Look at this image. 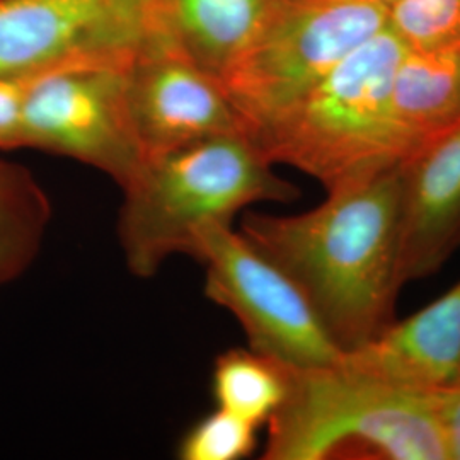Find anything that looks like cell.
Returning a JSON list of instances; mask_svg holds the SVG:
<instances>
[{
	"mask_svg": "<svg viewBox=\"0 0 460 460\" xmlns=\"http://www.w3.org/2000/svg\"><path fill=\"white\" fill-rule=\"evenodd\" d=\"M401 165L328 190L307 212H247L241 234L307 298L343 353L367 345L395 319L399 275Z\"/></svg>",
	"mask_w": 460,
	"mask_h": 460,
	"instance_id": "cell-1",
	"label": "cell"
},
{
	"mask_svg": "<svg viewBox=\"0 0 460 460\" xmlns=\"http://www.w3.org/2000/svg\"><path fill=\"white\" fill-rule=\"evenodd\" d=\"M249 133H224L146 161L123 188L118 239L135 277L150 279L174 254H190L201 230L230 226L261 201L292 203L296 184L279 178Z\"/></svg>",
	"mask_w": 460,
	"mask_h": 460,
	"instance_id": "cell-2",
	"label": "cell"
},
{
	"mask_svg": "<svg viewBox=\"0 0 460 460\" xmlns=\"http://www.w3.org/2000/svg\"><path fill=\"white\" fill-rule=\"evenodd\" d=\"M408 47L391 30L368 38L277 118L252 133L273 164H287L326 191L401 164L391 96Z\"/></svg>",
	"mask_w": 460,
	"mask_h": 460,
	"instance_id": "cell-3",
	"label": "cell"
},
{
	"mask_svg": "<svg viewBox=\"0 0 460 460\" xmlns=\"http://www.w3.org/2000/svg\"><path fill=\"white\" fill-rule=\"evenodd\" d=\"M261 459L447 460V454L427 394L340 362L287 367V393L268 420Z\"/></svg>",
	"mask_w": 460,
	"mask_h": 460,
	"instance_id": "cell-4",
	"label": "cell"
},
{
	"mask_svg": "<svg viewBox=\"0 0 460 460\" xmlns=\"http://www.w3.org/2000/svg\"><path fill=\"white\" fill-rule=\"evenodd\" d=\"M387 9L368 0H279L222 79L251 137L382 31Z\"/></svg>",
	"mask_w": 460,
	"mask_h": 460,
	"instance_id": "cell-5",
	"label": "cell"
},
{
	"mask_svg": "<svg viewBox=\"0 0 460 460\" xmlns=\"http://www.w3.org/2000/svg\"><path fill=\"white\" fill-rule=\"evenodd\" d=\"M165 0H0V79L66 66L128 68L169 47Z\"/></svg>",
	"mask_w": 460,
	"mask_h": 460,
	"instance_id": "cell-6",
	"label": "cell"
},
{
	"mask_svg": "<svg viewBox=\"0 0 460 460\" xmlns=\"http://www.w3.org/2000/svg\"><path fill=\"white\" fill-rule=\"evenodd\" d=\"M193 258L205 266V294L244 329L249 348L294 368L341 362L296 283L232 226L198 235Z\"/></svg>",
	"mask_w": 460,
	"mask_h": 460,
	"instance_id": "cell-7",
	"label": "cell"
},
{
	"mask_svg": "<svg viewBox=\"0 0 460 460\" xmlns=\"http://www.w3.org/2000/svg\"><path fill=\"white\" fill-rule=\"evenodd\" d=\"M128 68L66 66L28 79L21 147L93 165L123 190L146 164L128 110Z\"/></svg>",
	"mask_w": 460,
	"mask_h": 460,
	"instance_id": "cell-8",
	"label": "cell"
},
{
	"mask_svg": "<svg viewBox=\"0 0 460 460\" xmlns=\"http://www.w3.org/2000/svg\"><path fill=\"white\" fill-rule=\"evenodd\" d=\"M127 99L146 161L217 135L249 133L222 83L171 47L133 62Z\"/></svg>",
	"mask_w": 460,
	"mask_h": 460,
	"instance_id": "cell-9",
	"label": "cell"
},
{
	"mask_svg": "<svg viewBox=\"0 0 460 460\" xmlns=\"http://www.w3.org/2000/svg\"><path fill=\"white\" fill-rule=\"evenodd\" d=\"M402 285L440 271L460 246V125L401 163Z\"/></svg>",
	"mask_w": 460,
	"mask_h": 460,
	"instance_id": "cell-10",
	"label": "cell"
},
{
	"mask_svg": "<svg viewBox=\"0 0 460 460\" xmlns=\"http://www.w3.org/2000/svg\"><path fill=\"white\" fill-rule=\"evenodd\" d=\"M341 363L411 393H431L460 376V281L421 311L394 321Z\"/></svg>",
	"mask_w": 460,
	"mask_h": 460,
	"instance_id": "cell-11",
	"label": "cell"
},
{
	"mask_svg": "<svg viewBox=\"0 0 460 460\" xmlns=\"http://www.w3.org/2000/svg\"><path fill=\"white\" fill-rule=\"evenodd\" d=\"M399 161L460 125V43L408 49L391 96Z\"/></svg>",
	"mask_w": 460,
	"mask_h": 460,
	"instance_id": "cell-12",
	"label": "cell"
},
{
	"mask_svg": "<svg viewBox=\"0 0 460 460\" xmlns=\"http://www.w3.org/2000/svg\"><path fill=\"white\" fill-rule=\"evenodd\" d=\"M279 2L165 0L167 43L222 83Z\"/></svg>",
	"mask_w": 460,
	"mask_h": 460,
	"instance_id": "cell-13",
	"label": "cell"
},
{
	"mask_svg": "<svg viewBox=\"0 0 460 460\" xmlns=\"http://www.w3.org/2000/svg\"><path fill=\"white\" fill-rule=\"evenodd\" d=\"M49 218V195L33 174L0 159V285L31 266Z\"/></svg>",
	"mask_w": 460,
	"mask_h": 460,
	"instance_id": "cell-14",
	"label": "cell"
},
{
	"mask_svg": "<svg viewBox=\"0 0 460 460\" xmlns=\"http://www.w3.org/2000/svg\"><path fill=\"white\" fill-rule=\"evenodd\" d=\"M212 391L218 408L260 428L285 397L287 367L251 348H232L215 360Z\"/></svg>",
	"mask_w": 460,
	"mask_h": 460,
	"instance_id": "cell-15",
	"label": "cell"
},
{
	"mask_svg": "<svg viewBox=\"0 0 460 460\" xmlns=\"http://www.w3.org/2000/svg\"><path fill=\"white\" fill-rule=\"evenodd\" d=\"M391 28L408 49L460 43V0H395L387 9Z\"/></svg>",
	"mask_w": 460,
	"mask_h": 460,
	"instance_id": "cell-16",
	"label": "cell"
},
{
	"mask_svg": "<svg viewBox=\"0 0 460 460\" xmlns=\"http://www.w3.org/2000/svg\"><path fill=\"white\" fill-rule=\"evenodd\" d=\"M258 427L218 408L188 429L178 448L184 460H239L256 447Z\"/></svg>",
	"mask_w": 460,
	"mask_h": 460,
	"instance_id": "cell-17",
	"label": "cell"
},
{
	"mask_svg": "<svg viewBox=\"0 0 460 460\" xmlns=\"http://www.w3.org/2000/svg\"><path fill=\"white\" fill-rule=\"evenodd\" d=\"M425 394L442 435L447 460H460V376L444 389Z\"/></svg>",
	"mask_w": 460,
	"mask_h": 460,
	"instance_id": "cell-18",
	"label": "cell"
},
{
	"mask_svg": "<svg viewBox=\"0 0 460 460\" xmlns=\"http://www.w3.org/2000/svg\"><path fill=\"white\" fill-rule=\"evenodd\" d=\"M26 85L28 79H0V148L21 147Z\"/></svg>",
	"mask_w": 460,
	"mask_h": 460,
	"instance_id": "cell-19",
	"label": "cell"
},
{
	"mask_svg": "<svg viewBox=\"0 0 460 460\" xmlns=\"http://www.w3.org/2000/svg\"><path fill=\"white\" fill-rule=\"evenodd\" d=\"M368 2H377V4H384V5H391V4H394L395 0H368Z\"/></svg>",
	"mask_w": 460,
	"mask_h": 460,
	"instance_id": "cell-20",
	"label": "cell"
}]
</instances>
